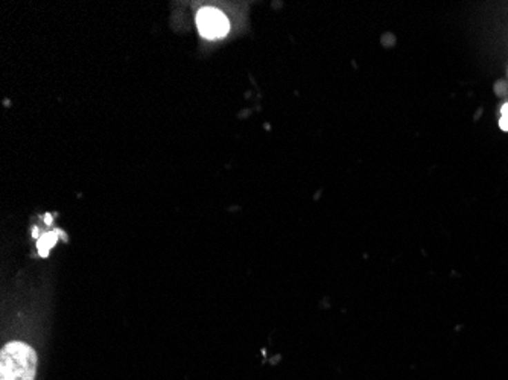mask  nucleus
<instances>
[{"instance_id": "1", "label": "nucleus", "mask_w": 508, "mask_h": 380, "mask_svg": "<svg viewBox=\"0 0 508 380\" xmlns=\"http://www.w3.org/2000/svg\"><path fill=\"white\" fill-rule=\"evenodd\" d=\"M37 354L23 342H10L0 354V380H34Z\"/></svg>"}, {"instance_id": "2", "label": "nucleus", "mask_w": 508, "mask_h": 380, "mask_svg": "<svg viewBox=\"0 0 508 380\" xmlns=\"http://www.w3.org/2000/svg\"><path fill=\"white\" fill-rule=\"evenodd\" d=\"M197 26L199 34L207 40H216L226 37L230 31L228 19L219 10L203 8L197 16Z\"/></svg>"}, {"instance_id": "3", "label": "nucleus", "mask_w": 508, "mask_h": 380, "mask_svg": "<svg viewBox=\"0 0 508 380\" xmlns=\"http://www.w3.org/2000/svg\"><path fill=\"white\" fill-rule=\"evenodd\" d=\"M57 233H50V234H48L46 237H43V239L39 242V248H40V254H41V252H43V248H46V252L49 251V248L52 247V245H54V242H55V239H57V236H55Z\"/></svg>"}, {"instance_id": "4", "label": "nucleus", "mask_w": 508, "mask_h": 380, "mask_svg": "<svg viewBox=\"0 0 508 380\" xmlns=\"http://www.w3.org/2000/svg\"><path fill=\"white\" fill-rule=\"evenodd\" d=\"M500 130L508 131V102H505L502 108H500V119H499Z\"/></svg>"}]
</instances>
